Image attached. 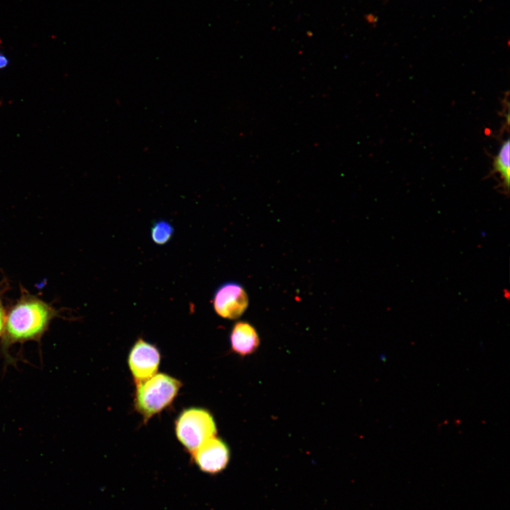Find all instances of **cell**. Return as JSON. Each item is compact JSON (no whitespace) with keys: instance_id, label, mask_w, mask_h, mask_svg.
Returning <instances> with one entry per match:
<instances>
[{"instance_id":"obj_11","label":"cell","mask_w":510,"mask_h":510,"mask_svg":"<svg viewBox=\"0 0 510 510\" xmlns=\"http://www.w3.org/2000/svg\"><path fill=\"white\" fill-rule=\"evenodd\" d=\"M8 64V58L3 52H0V69L7 67Z\"/></svg>"},{"instance_id":"obj_4","label":"cell","mask_w":510,"mask_h":510,"mask_svg":"<svg viewBox=\"0 0 510 510\" xmlns=\"http://www.w3.org/2000/svg\"><path fill=\"white\" fill-rule=\"evenodd\" d=\"M212 305L220 317L227 319H235L241 317L247 309L249 297L240 283L228 281L221 284L216 289Z\"/></svg>"},{"instance_id":"obj_8","label":"cell","mask_w":510,"mask_h":510,"mask_svg":"<svg viewBox=\"0 0 510 510\" xmlns=\"http://www.w3.org/2000/svg\"><path fill=\"white\" fill-rule=\"evenodd\" d=\"M493 172L498 174L501 180L502 188L509 191L510 181V142L504 140L493 160Z\"/></svg>"},{"instance_id":"obj_10","label":"cell","mask_w":510,"mask_h":510,"mask_svg":"<svg viewBox=\"0 0 510 510\" xmlns=\"http://www.w3.org/2000/svg\"><path fill=\"white\" fill-rule=\"evenodd\" d=\"M6 314V313L5 312L4 306L1 303V301L0 300V337L2 336L4 329Z\"/></svg>"},{"instance_id":"obj_5","label":"cell","mask_w":510,"mask_h":510,"mask_svg":"<svg viewBox=\"0 0 510 510\" xmlns=\"http://www.w3.org/2000/svg\"><path fill=\"white\" fill-rule=\"evenodd\" d=\"M160 361V352L154 345L142 339H137L128 357V364L135 385L157 374Z\"/></svg>"},{"instance_id":"obj_2","label":"cell","mask_w":510,"mask_h":510,"mask_svg":"<svg viewBox=\"0 0 510 510\" xmlns=\"http://www.w3.org/2000/svg\"><path fill=\"white\" fill-rule=\"evenodd\" d=\"M182 383L166 373H157L136 384L134 404L144 422L168 407L175 400Z\"/></svg>"},{"instance_id":"obj_6","label":"cell","mask_w":510,"mask_h":510,"mask_svg":"<svg viewBox=\"0 0 510 510\" xmlns=\"http://www.w3.org/2000/svg\"><path fill=\"white\" fill-rule=\"evenodd\" d=\"M193 463L204 473L216 475L223 471L230 460V450L221 438L215 436L191 454Z\"/></svg>"},{"instance_id":"obj_9","label":"cell","mask_w":510,"mask_h":510,"mask_svg":"<svg viewBox=\"0 0 510 510\" xmlns=\"http://www.w3.org/2000/svg\"><path fill=\"white\" fill-rule=\"evenodd\" d=\"M174 228L166 220H159L154 222L151 227V238L159 245L166 244L172 237Z\"/></svg>"},{"instance_id":"obj_7","label":"cell","mask_w":510,"mask_h":510,"mask_svg":"<svg viewBox=\"0 0 510 510\" xmlns=\"http://www.w3.org/2000/svg\"><path fill=\"white\" fill-rule=\"evenodd\" d=\"M230 341L232 350L242 356L254 353L260 344L256 329L244 321L234 324L230 333Z\"/></svg>"},{"instance_id":"obj_3","label":"cell","mask_w":510,"mask_h":510,"mask_svg":"<svg viewBox=\"0 0 510 510\" xmlns=\"http://www.w3.org/2000/svg\"><path fill=\"white\" fill-rule=\"evenodd\" d=\"M175 433L178 441L190 453L216 436L217 426L210 412L203 408L186 409L177 417Z\"/></svg>"},{"instance_id":"obj_1","label":"cell","mask_w":510,"mask_h":510,"mask_svg":"<svg viewBox=\"0 0 510 510\" xmlns=\"http://www.w3.org/2000/svg\"><path fill=\"white\" fill-rule=\"evenodd\" d=\"M56 315V310L43 300L22 296L6 314L2 348L6 351L16 344L40 340Z\"/></svg>"}]
</instances>
